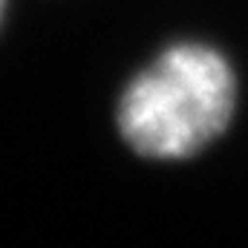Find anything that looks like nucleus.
Here are the masks:
<instances>
[{
	"label": "nucleus",
	"mask_w": 248,
	"mask_h": 248,
	"mask_svg": "<svg viewBox=\"0 0 248 248\" xmlns=\"http://www.w3.org/2000/svg\"><path fill=\"white\" fill-rule=\"evenodd\" d=\"M237 81L205 44H176L139 72L119 101L122 139L147 159H187L231 122Z\"/></svg>",
	"instance_id": "nucleus-1"
},
{
	"label": "nucleus",
	"mask_w": 248,
	"mask_h": 248,
	"mask_svg": "<svg viewBox=\"0 0 248 248\" xmlns=\"http://www.w3.org/2000/svg\"><path fill=\"white\" fill-rule=\"evenodd\" d=\"M3 3H6V0H0V17H3Z\"/></svg>",
	"instance_id": "nucleus-2"
}]
</instances>
